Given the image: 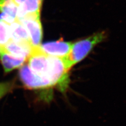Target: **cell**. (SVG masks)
<instances>
[{"label": "cell", "instance_id": "cell-1", "mask_svg": "<svg viewBox=\"0 0 126 126\" xmlns=\"http://www.w3.org/2000/svg\"><path fill=\"white\" fill-rule=\"evenodd\" d=\"M26 64L39 78L42 89L65 85L68 79V72L71 68L67 57L47 56L39 46L33 47Z\"/></svg>", "mask_w": 126, "mask_h": 126}, {"label": "cell", "instance_id": "cell-2", "mask_svg": "<svg viewBox=\"0 0 126 126\" xmlns=\"http://www.w3.org/2000/svg\"><path fill=\"white\" fill-rule=\"evenodd\" d=\"M106 37L104 32L93 34L87 38L72 43L70 54L67 57L71 66L73 67L85 58L96 45L103 41Z\"/></svg>", "mask_w": 126, "mask_h": 126}, {"label": "cell", "instance_id": "cell-9", "mask_svg": "<svg viewBox=\"0 0 126 126\" xmlns=\"http://www.w3.org/2000/svg\"><path fill=\"white\" fill-rule=\"evenodd\" d=\"M18 6L12 0H0V12L12 19H17Z\"/></svg>", "mask_w": 126, "mask_h": 126}, {"label": "cell", "instance_id": "cell-8", "mask_svg": "<svg viewBox=\"0 0 126 126\" xmlns=\"http://www.w3.org/2000/svg\"><path fill=\"white\" fill-rule=\"evenodd\" d=\"M33 47L16 43L11 40L5 46L0 47V48L9 54L27 60Z\"/></svg>", "mask_w": 126, "mask_h": 126}, {"label": "cell", "instance_id": "cell-3", "mask_svg": "<svg viewBox=\"0 0 126 126\" xmlns=\"http://www.w3.org/2000/svg\"><path fill=\"white\" fill-rule=\"evenodd\" d=\"M18 19L27 30L32 46H39L41 45L43 36L40 15H27Z\"/></svg>", "mask_w": 126, "mask_h": 126}, {"label": "cell", "instance_id": "cell-10", "mask_svg": "<svg viewBox=\"0 0 126 126\" xmlns=\"http://www.w3.org/2000/svg\"><path fill=\"white\" fill-rule=\"evenodd\" d=\"M11 40L10 24L0 19V47L5 46Z\"/></svg>", "mask_w": 126, "mask_h": 126}, {"label": "cell", "instance_id": "cell-4", "mask_svg": "<svg viewBox=\"0 0 126 126\" xmlns=\"http://www.w3.org/2000/svg\"><path fill=\"white\" fill-rule=\"evenodd\" d=\"M72 43L60 40L41 44L40 48L48 56L59 58L67 57L70 54Z\"/></svg>", "mask_w": 126, "mask_h": 126}, {"label": "cell", "instance_id": "cell-6", "mask_svg": "<svg viewBox=\"0 0 126 126\" xmlns=\"http://www.w3.org/2000/svg\"><path fill=\"white\" fill-rule=\"evenodd\" d=\"M0 60L6 73L20 68L27 60L24 58L13 56L1 48H0Z\"/></svg>", "mask_w": 126, "mask_h": 126}, {"label": "cell", "instance_id": "cell-7", "mask_svg": "<svg viewBox=\"0 0 126 126\" xmlns=\"http://www.w3.org/2000/svg\"><path fill=\"white\" fill-rule=\"evenodd\" d=\"M43 0H25L18 8L17 19L30 15H40V9Z\"/></svg>", "mask_w": 126, "mask_h": 126}, {"label": "cell", "instance_id": "cell-11", "mask_svg": "<svg viewBox=\"0 0 126 126\" xmlns=\"http://www.w3.org/2000/svg\"><path fill=\"white\" fill-rule=\"evenodd\" d=\"M14 81H5L0 82V100L5 96L12 92L14 88Z\"/></svg>", "mask_w": 126, "mask_h": 126}, {"label": "cell", "instance_id": "cell-12", "mask_svg": "<svg viewBox=\"0 0 126 126\" xmlns=\"http://www.w3.org/2000/svg\"><path fill=\"white\" fill-rule=\"evenodd\" d=\"M13 1V2L15 4V5H16L18 6V7L19 6H20V5H22L23 3V2L25 1V0H12Z\"/></svg>", "mask_w": 126, "mask_h": 126}, {"label": "cell", "instance_id": "cell-5", "mask_svg": "<svg viewBox=\"0 0 126 126\" xmlns=\"http://www.w3.org/2000/svg\"><path fill=\"white\" fill-rule=\"evenodd\" d=\"M10 32L12 40L22 45L33 47L27 30L18 19L10 24Z\"/></svg>", "mask_w": 126, "mask_h": 126}]
</instances>
